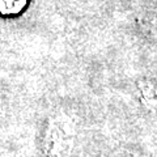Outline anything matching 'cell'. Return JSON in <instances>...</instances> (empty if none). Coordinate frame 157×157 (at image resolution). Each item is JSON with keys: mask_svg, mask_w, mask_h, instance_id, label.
I'll return each instance as SVG.
<instances>
[{"mask_svg": "<svg viewBox=\"0 0 157 157\" xmlns=\"http://www.w3.org/2000/svg\"><path fill=\"white\" fill-rule=\"evenodd\" d=\"M76 141V127L64 113L47 118L43 127L42 148L46 157H70Z\"/></svg>", "mask_w": 157, "mask_h": 157, "instance_id": "6da1fadb", "label": "cell"}, {"mask_svg": "<svg viewBox=\"0 0 157 157\" xmlns=\"http://www.w3.org/2000/svg\"><path fill=\"white\" fill-rule=\"evenodd\" d=\"M135 93L141 106L157 114V80L152 77H140L135 81Z\"/></svg>", "mask_w": 157, "mask_h": 157, "instance_id": "7a4b0ae2", "label": "cell"}, {"mask_svg": "<svg viewBox=\"0 0 157 157\" xmlns=\"http://www.w3.org/2000/svg\"><path fill=\"white\" fill-rule=\"evenodd\" d=\"M30 0H0V17L16 18L28 9Z\"/></svg>", "mask_w": 157, "mask_h": 157, "instance_id": "3957f363", "label": "cell"}, {"mask_svg": "<svg viewBox=\"0 0 157 157\" xmlns=\"http://www.w3.org/2000/svg\"><path fill=\"white\" fill-rule=\"evenodd\" d=\"M137 24L141 33H144L149 39L157 41V11H149L141 14Z\"/></svg>", "mask_w": 157, "mask_h": 157, "instance_id": "277c9868", "label": "cell"}]
</instances>
